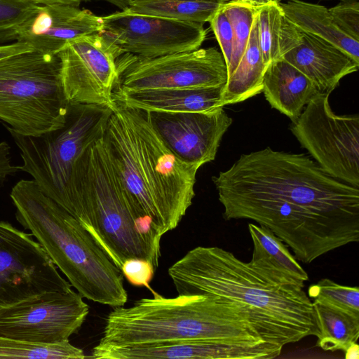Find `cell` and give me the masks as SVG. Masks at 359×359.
<instances>
[{"instance_id": "cell-28", "label": "cell", "mask_w": 359, "mask_h": 359, "mask_svg": "<svg viewBox=\"0 0 359 359\" xmlns=\"http://www.w3.org/2000/svg\"><path fill=\"white\" fill-rule=\"evenodd\" d=\"M82 349L67 341L43 344L0 336V358L83 359Z\"/></svg>"}, {"instance_id": "cell-1", "label": "cell", "mask_w": 359, "mask_h": 359, "mask_svg": "<svg viewBox=\"0 0 359 359\" xmlns=\"http://www.w3.org/2000/svg\"><path fill=\"white\" fill-rule=\"evenodd\" d=\"M212 180L218 194L240 196L243 219L270 229L304 264L359 241L358 187L303 154L267 147L242 154Z\"/></svg>"}, {"instance_id": "cell-15", "label": "cell", "mask_w": 359, "mask_h": 359, "mask_svg": "<svg viewBox=\"0 0 359 359\" xmlns=\"http://www.w3.org/2000/svg\"><path fill=\"white\" fill-rule=\"evenodd\" d=\"M146 112L171 154L199 168L215 159L222 137L232 123L223 107L206 112Z\"/></svg>"}, {"instance_id": "cell-7", "label": "cell", "mask_w": 359, "mask_h": 359, "mask_svg": "<svg viewBox=\"0 0 359 359\" xmlns=\"http://www.w3.org/2000/svg\"><path fill=\"white\" fill-rule=\"evenodd\" d=\"M111 106L69 102L62 126L39 136L20 135L6 128L20 150L19 170L30 175L41 191L83 226L77 172L86 150L102 138Z\"/></svg>"}, {"instance_id": "cell-32", "label": "cell", "mask_w": 359, "mask_h": 359, "mask_svg": "<svg viewBox=\"0 0 359 359\" xmlns=\"http://www.w3.org/2000/svg\"><path fill=\"white\" fill-rule=\"evenodd\" d=\"M222 7L215 13L208 22L218 41L227 67L233 51V34L231 25Z\"/></svg>"}, {"instance_id": "cell-31", "label": "cell", "mask_w": 359, "mask_h": 359, "mask_svg": "<svg viewBox=\"0 0 359 359\" xmlns=\"http://www.w3.org/2000/svg\"><path fill=\"white\" fill-rule=\"evenodd\" d=\"M38 5L28 0H0V29L15 28L35 11Z\"/></svg>"}, {"instance_id": "cell-8", "label": "cell", "mask_w": 359, "mask_h": 359, "mask_svg": "<svg viewBox=\"0 0 359 359\" xmlns=\"http://www.w3.org/2000/svg\"><path fill=\"white\" fill-rule=\"evenodd\" d=\"M59 53L32 50L0 60V120L39 136L62 126L69 107Z\"/></svg>"}, {"instance_id": "cell-19", "label": "cell", "mask_w": 359, "mask_h": 359, "mask_svg": "<svg viewBox=\"0 0 359 359\" xmlns=\"http://www.w3.org/2000/svg\"><path fill=\"white\" fill-rule=\"evenodd\" d=\"M224 86L140 90L115 88L113 99L128 107L145 111L206 112L224 107Z\"/></svg>"}, {"instance_id": "cell-4", "label": "cell", "mask_w": 359, "mask_h": 359, "mask_svg": "<svg viewBox=\"0 0 359 359\" xmlns=\"http://www.w3.org/2000/svg\"><path fill=\"white\" fill-rule=\"evenodd\" d=\"M11 198L18 222L41 245L72 287L83 297L111 307L128 301L123 275L81 223L43 194L33 180H21Z\"/></svg>"}, {"instance_id": "cell-21", "label": "cell", "mask_w": 359, "mask_h": 359, "mask_svg": "<svg viewBox=\"0 0 359 359\" xmlns=\"http://www.w3.org/2000/svg\"><path fill=\"white\" fill-rule=\"evenodd\" d=\"M280 6L285 16L301 31L332 43L359 62V41L337 27L329 8L302 0L280 2Z\"/></svg>"}, {"instance_id": "cell-38", "label": "cell", "mask_w": 359, "mask_h": 359, "mask_svg": "<svg viewBox=\"0 0 359 359\" xmlns=\"http://www.w3.org/2000/svg\"><path fill=\"white\" fill-rule=\"evenodd\" d=\"M275 1L280 2L281 1H283V0H275ZM288 1H290V0H288ZM338 1H354V0H338Z\"/></svg>"}, {"instance_id": "cell-26", "label": "cell", "mask_w": 359, "mask_h": 359, "mask_svg": "<svg viewBox=\"0 0 359 359\" xmlns=\"http://www.w3.org/2000/svg\"><path fill=\"white\" fill-rule=\"evenodd\" d=\"M318 329L316 346L327 351H343L357 343L359 319L312 302Z\"/></svg>"}, {"instance_id": "cell-27", "label": "cell", "mask_w": 359, "mask_h": 359, "mask_svg": "<svg viewBox=\"0 0 359 359\" xmlns=\"http://www.w3.org/2000/svg\"><path fill=\"white\" fill-rule=\"evenodd\" d=\"M266 0H229L223 10L232 27L233 46L227 66L228 77L238 66L246 48L259 7Z\"/></svg>"}, {"instance_id": "cell-6", "label": "cell", "mask_w": 359, "mask_h": 359, "mask_svg": "<svg viewBox=\"0 0 359 359\" xmlns=\"http://www.w3.org/2000/svg\"><path fill=\"white\" fill-rule=\"evenodd\" d=\"M77 189L85 229L120 269L129 259L149 262L155 269L161 257V237L140 221L110 159L103 137L83 154Z\"/></svg>"}, {"instance_id": "cell-33", "label": "cell", "mask_w": 359, "mask_h": 359, "mask_svg": "<svg viewBox=\"0 0 359 359\" xmlns=\"http://www.w3.org/2000/svg\"><path fill=\"white\" fill-rule=\"evenodd\" d=\"M120 270L130 284L150 288L156 269L147 260L129 259L123 262Z\"/></svg>"}, {"instance_id": "cell-12", "label": "cell", "mask_w": 359, "mask_h": 359, "mask_svg": "<svg viewBox=\"0 0 359 359\" xmlns=\"http://www.w3.org/2000/svg\"><path fill=\"white\" fill-rule=\"evenodd\" d=\"M70 289L31 233L0 221V310L44 292Z\"/></svg>"}, {"instance_id": "cell-18", "label": "cell", "mask_w": 359, "mask_h": 359, "mask_svg": "<svg viewBox=\"0 0 359 359\" xmlns=\"http://www.w3.org/2000/svg\"><path fill=\"white\" fill-rule=\"evenodd\" d=\"M283 58L309 78L319 93L329 95L343 77L359 67V62L338 47L303 32L299 44Z\"/></svg>"}, {"instance_id": "cell-17", "label": "cell", "mask_w": 359, "mask_h": 359, "mask_svg": "<svg viewBox=\"0 0 359 359\" xmlns=\"http://www.w3.org/2000/svg\"><path fill=\"white\" fill-rule=\"evenodd\" d=\"M102 17L79 6L67 4L38 5L35 11L15 28L17 41L34 50L57 54L69 42L84 35L100 32Z\"/></svg>"}, {"instance_id": "cell-37", "label": "cell", "mask_w": 359, "mask_h": 359, "mask_svg": "<svg viewBox=\"0 0 359 359\" xmlns=\"http://www.w3.org/2000/svg\"><path fill=\"white\" fill-rule=\"evenodd\" d=\"M118 7L121 11L126 10L132 0H104Z\"/></svg>"}, {"instance_id": "cell-39", "label": "cell", "mask_w": 359, "mask_h": 359, "mask_svg": "<svg viewBox=\"0 0 359 359\" xmlns=\"http://www.w3.org/2000/svg\"><path fill=\"white\" fill-rule=\"evenodd\" d=\"M222 1H229V0H222Z\"/></svg>"}, {"instance_id": "cell-2", "label": "cell", "mask_w": 359, "mask_h": 359, "mask_svg": "<svg viewBox=\"0 0 359 359\" xmlns=\"http://www.w3.org/2000/svg\"><path fill=\"white\" fill-rule=\"evenodd\" d=\"M168 273L178 294H201L242 307L268 342L284 346L317 335L304 283L243 262L222 248H194Z\"/></svg>"}, {"instance_id": "cell-13", "label": "cell", "mask_w": 359, "mask_h": 359, "mask_svg": "<svg viewBox=\"0 0 359 359\" xmlns=\"http://www.w3.org/2000/svg\"><path fill=\"white\" fill-rule=\"evenodd\" d=\"M62 79L69 102L114 104L116 86L117 46L101 31L69 42L59 53Z\"/></svg>"}, {"instance_id": "cell-24", "label": "cell", "mask_w": 359, "mask_h": 359, "mask_svg": "<svg viewBox=\"0 0 359 359\" xmlns=\"http://www.w3.org/2000/svg\"><path fill=\"white\" fill-rule=\"evenodd\" d=\"M248 231L253 244L250 262L268 271L282 273L301 283L309 275L290 253L285 243L270 229L252 223Z\"/></svg>"}, {"instance_id": "cell-36", "label": "cell", "mask_w": 359, "mask_h": 359, "mask_svg": "<svg viewBox=\"0 0 359 359\" xmlns=\"http://www.w3.org/2000/svg\"><path fill=\"white\" fill-rule=\"evenodd\" d=\"M345 358L346 359H358L359 358V346L357 343L351 344L344 351Z\"/></svg>"}, {"instance_id": "cell-3", "label": "cell", "mask_w": 359, "mask_h": 359, "mask_svg": "<svg viewBox=\"0 0 359 359\" xmlns=\"http://www.w3.org/2000/svg\"><path fill=\"white\" fill-rule=\"evenodd\" d=\"M103 141L142 223L162 237L192 203L198 166L177 159L151 127L147 112L114 101Z\"/></svg>"}, {"instance_id": "cell-29", "label": "cell", "mask_w": 359, "mask_h": 359, "mask_svg": "<svg viewBox=\"0 0 359 359\" xmlns=\"http://www.w3.org/2000/svg\"><path fill=\"white\" fill-rule=\"evenodd\" d=\"M308 296L313 302L359 319V288L339 285L323 278L311 285Z\"/></svg>"}, {"instance_id": "cell-9", "label": "cell", "mask_w": 359, "mask_h": 359, "mask_svg": "<svg viewBox=\"0 0 359 359\" xmlns=\"http://www.w3.org/2000/svg\"><path fill=\"white\" fill-rule=\"evenodd\" d=\"M329 95L318 92L290 130L324 170L359 188V117L335 114Z\"/></svg>"}, {"instance_id": "cell-23", "label": "cell", "mask_w": 359, "mask_h": 359, "mask_svg": "<svg viewBox=\"0 0 359 359\" xmlns=\"http://www.w3.org/2000/svg\"><path fill=\"white\" fill-rule=\"evenodd\" d=\"M266 67L259 48L256 15L245 52L224 86L223 106L243 102L262 93Z\"/></svg>"}, {"instance_id": "cell-14", "label": "cell", "mask_w": 359, "mask_h": 359, "mask_svg": "<svg viewBox=\"0 0 359 359\" xmlns=\"http://www.w3.org/2000/svg\"><path fill=\"white\" fill-rule=\"evenodd\" d=\"M102 32L121 55L151 58L200 48L207 32L203 24L136 15L124 11L102 17Z\"/></svg>"}, {"instance_id": "cell-16", "label": "cell", "mask_w": 359, "mask_h": 359, "mask_svg": "<svg viewBox=\"0 0 359 359\" xmlns=\"http://www.w3.org/2000/svg\"><path fill=\"white\" fill-rule=\"evenodd\" d=\"M282 346L265 340H183L132 346L97 344L90 358L96 359H270Z\"/></svg>"}, {"instance_id": "cell-5", "label": "cell", "mask_w": 359, "mask_h": 359, "mask_svg": "<svg viewBox=\"0 0 359 359\" xmlns=\"http://www.w3.org/2000/svg\"><path fill=\"white\" fill-rule=\"evenodd\" d=\"M183 340H264L242 307L201 294H154L107 316L99 344L132 346Z\"/></svg>"}, {"instance_id": "cell-35", "label": "cell", "mask_w": 359, "mask_h": 359, "mask_svg": "<svg viewBox=\"0 0 359 359\" xmlns=\"http://www.w3.org/2000/svg\"><path fill=\"white\" fill-rule=\"evenodd\" d=\"M39 5H48L53 4H67L79 6L81 3L88 0H28Z\"/></svg>"}, {"instance_id": "cell-20", "label": "cell", "mask_w": 359, "mask_h": 359, "mask_svg": "<svg viewBox=\"0 0 359 359\" xmlns=\"http://www.w3.org/2000/svg\"><path fill=\"white\" fill-rule=\"evenodd\" d=\"M262 92L271 107L294 122L318 91L309 78L281 58L266 67Z\"/></svg>"}, {"instance_id": "cell-10", "label": "cell", "mask_w": 359, "mask_h": 359, "mask_svg": "<svg viewBox=\"0 0 359 359\" xmlns=\"http://www.w3.org/2000/svg\"><path fill=\"white\" fill-rule=\"evenodd\" d=\"M116 67L115 88L128 90L219 86L228 79L224 58L214 47L151 58L124 53Z\"/></svg>"}, {"instance_id": "cell-25", "label": "cell", "mask_w": 359, "mask_h": 359, "mask_svg": "<svg viewBox=\"0 0 359 359\" xmlns=\"http://www.w3.org/2000/svg\"><path fill=\"white\" fill-rule=\"evenodd\" d=\"M226 1L222 0H132L126 13L181 21L209 22Z\"/></svg>"}, {"instance_id": "cell-11", "label": "cell", "mask_w": 359, "mask_h": 359, "mask_svg": "<svg viewBox=\"0 0 359 359\" xmlns=\"http://www.w3.org/2000/svg\"><path fill=\"white\" fill-rule=\"evenodd\" d=\"M83 297L72 288L48 291L0 310V336L36 344L69 341L88 312Z\"/></svg>"}, {"instance_id": "cell-30", "label": "cell", "mask_w": 359, "mask_h": 359, "mask_svg": "<svg viewBox=\"0 0 359 359\" xmlns=\"http://www.w3.org/2000/svg\"><path fill=\"white\" fill-rule=\"evenodd\" d=\"M337 27L351 38L359 41V1H341L329 8Z\"/></svg>"}, {"instance_id": "cell-34", "label": "cell", "mask_w": 359, "mask_h": 359, "mask_svg": "<svg viewBox=\"0 0 359 359\" xmlns=\"http://www.w3.org/2000/svg\"><path fill=\"white\" fill-rule=\"evenodd\" d=\"M34 50L26 42L17 41L12 43L0 44V60L22 52Z\"/></svg>"}, {"instance_id": "cell-22", "label": "cell", "mask_w": 359, "mask_h": 359, "mask_svg": "<svg viewBox=\"0 0 359 359\" xmlns=\"http://www.w3.org/2000/svg\"><path fill=\"white\" fill-rule=\"evenodd\" d=\"M257 18L259 48L266 66L301 42L302 32L285 16L280 2L265 1L258 8Z\"/></svg>"}]
</instances>
